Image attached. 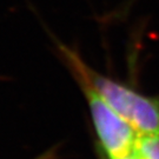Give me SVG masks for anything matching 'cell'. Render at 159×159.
I'll use <instances>...</instances> for the list:
<instances>
[{"label": "cell", "mask_w": 159, "mask_h": 159, "mask_svg": "<svg viewBox=\"0 0 159 159\" xmlns=\"http://www.w3.org/2000/svg\"><path fill=\"white\" fill-rule=\"evenodd\" d=\"M58 51L77 84H85L142 137H159V97L91 67L74 48L57 43Z\"/></svg>", "instance_id": "1"}, {"label": "cell", "mask_w": 159, "mask_h": 159, "mask_svg": "<svg viewBox=\"0 0 159 159\" xmlns=\"http://www.w3.org/2000/svg\"><path fill=\"white\" fill-rule=\"evenodd\" d=\"M78 86L87 100L92 124L106 158L123 159L134 153L140 136L90 86L85 84Z\"/></svg>", "instance_id": "2"}, {"label": "cell", "mask_w": 159, "mask_h": 159, "mask_svg": "<svg viewBox=\"0 0 159 159\" xmlns=\"http://www.w3.org/2000/svg\"><path fill=\"white\" fill-rule=\"evenodd\" d=\"M134 153L140 159H159V137H139Z\"/></svg>", "instance_id": "3"}, {"label": "cell", "mask_w": 159, "mask_h": 159, "mask_svg": "<svg viewBox=\"0 0 159 159\" xmlns=\"http://www.w3.org/2000/svg\"><path fill=\"white\" fill-rule=\"evenodd\" d=\"M34 159H57V151L56 150H50V151L40 154L39 157H37Z\"/></svg>", "instance_id": "4"}, {"label": "cell", "mask_w": 159, "mask_h": 159, "mask_svg": "<svg viewBox=\"0 0 159 159\" xmlns=\"http://www.w3.org/2000/svg\"><path fill=\"white\" fill-rule=\"evenodd\" d=\"M123 159H140L138 156H137L136 153L131 154V156H129V157H126V158H123Z\"/></svg>", "instance_id": "5"}]
</instances>
